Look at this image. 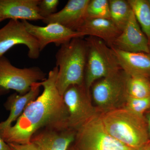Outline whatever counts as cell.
I'll list each match as a JSON object with an SVG mask.
<instances>
[{"label":"cell","instance_id":"10","mask_svg":"<svg viewBox=\"0 0 150 150\" xmlns=\"http://www.w3.org/2000/svg\"><path fill=\"white\" fill-rule=\"evenodd\" d=\"M22 21L27 31L37 40L40 52L50 43L61 46L74 38L85 36L81 33L71 30L59 23H50L46 26H40L27 21Z\"/></svg>","mask_w":150,"mask_h":150},{"label":"cell","instance_id":"20","mask_svg":"<svg viewBox=\"0 0 150 150\" xmlns=\"http://www.w3.org/2000/svg\"><path fill=\"white\" fill-rule=\"evenodd\" d=\"M127 96L134 98L150 96V79L141 76H128L126 81Z\"/></svg>","mask_w":150,"mask_h":150},{"label":"cell","instance_id":"1","mask_svg":"<svg viewBox=\"0 0 150 150\" xmlns=\"http://www.w3.org/2000/svg\"><path fill=\"white\" fill-rule=\"evenodd\" d=\"M58 71L56 66L49 71L48 77L39 82L43 88L41 94L28 105L14 125L0 131L6 143L28 144L33 135L43 128L69 129L63 96L56 86Z\"/></svg>","mask_w":150,"mask_h":150},{"label":"cell","instance_id":"5","mask_svg":"<svg viewBox=\"0 0 150 150\" xmlns=\"http://www.w3.org/2000/svg\"><path fill=\"white\" fill-rule=\"evenodd\" d=\"M128 76L120 69L93 84L91 88V97L98 112L104 113L124 107Z\"/></svg>","mask_w":150,"mask_h":150},{"label":"cell","instance_id":"15","mask_svg":"<svg viewBox=\"0 0 150 150\" xmlns=\"http://www.w3.org/2000/svg\"><path fill=\"white\" fill-rule=\"evenodd\" d=\"M121 69L129 76H141L150 79V54L121 51L111 47Z\"/></svg>","mask_w":150,"mask_h":150},{"label":"cell","instance_id":"4","mask_svg":"<svg viewBox=\"0 0 150 150\" xmlns=\"http://www.w3.org/2000/svg\"><path fill=\"white\" fill-rule=\"evenodd\" d=\"M85 40L87 53L84 83L90 91L97 81L121 69L112 48L104 41L90 36Z\"/></svg>","mask_w":150,"mask_h":150},{"label":"cell","instance_id":"6","mask_svg":"<svg viewBox=\"0 0 150 150\" xmlns=\"http://www.w3.org/2000/svg\"><path fill=\"white\" fill-rule=\"evenodd\" d=\"M74 150H137L112 137L105 128L98 113L76 131Z\"/></svg>","mask_w":150,"mask_h":150},{"label":"cell","instance_id":"26","mask_svg":"<svg viewBox=\"0 0 150 150\" xmlns=\"http://www.w3.org/2000/svg\"><path fill=\"white\" fill-rule=\"evenodd\" d=\"M0 150H12L9 145L6 143L0 136Z\"/></svg>","mask_w":150,"mask_h":150},{"label":"cell","instance_id":"2","mask_svg":"<svg viewBox=\"0 0 150 150\" xmlns=\"http://www.w3.org/2000/svg\"><path fill=\"white\" fill-rule=\"evenodd\" d=\"M105 128L122 144L138 149L149 142L144 116L121 107L100 113Z\"/></svg>","mask_w":150,"mask_h":150},{"label":"cell","instance_id":"9","mask_svg":"<svg viewBox=\"0 0 150 150\" xmlns=\"http://www.w3.org/2000/svg\"><path fill=\"white\" fill-rule=\"evenodd\" d=\"M20 44L27 46L30 59L39 58L40 51L37 40L27 31L22 21L10 20L0 29V57L13 46Z\"/></svg>","mask_w":150,"mask_h":150},{"label":"cell","instance_id":"13","mask_svg":"<svg viewBox=\"0 0 150 150\" xmlns=\"http://www.w3.org/2000/svg\"><path fill=\"white\" fill-rule=\"evenodd\" d=\"M90 0H69L61 11L43 19L46 25L57 23L77 31L86 18V9Z\"/></svg>","mask_w":150,"mask_h":150},{"label":"cell","instance_id":"28","mask_svg":"<svg viewBox=\"0 0 150 150\" xmlns=\"http://www.w3.org/2000/svg\"><path fill=\"white\" fill-rule=\"evenodd\" d=\"M4 20V18H3L0 15V22H1L2 21Z\"/></svg>","mask_w":150,"mask_h":150},{"label":"cell","instance_id":"12","mask_svg":"<svg viewBox=\"0 0 150 150\" xmlns=\"http://www.w3.org/2000/svg\"><path fill=\"white\" fill-rule=\"evenodd\" d=\"M76 133L69 129L43 128L33 135L30 142L40 150H69L74 142Z\"/></svg>","mask_w":150,"mask_h":150},{"label":"cell","instance_id":"8","mask_svg":"<svg viewBox=\"0 0 150 150\" xmlns=\"http://www.w3.org/2000/svg\"><path fill=\"white\" fill-rule=\"evenodd\" d=\"M90 92L84 83L70 86L63 95L70 129L76 131L86 122L100 113L92 103Z\"/></svg>","mask_w":150,"mask_h":150},{"label":"cell","instance_id":"7","mask_svg":"<svg viewBox=\"0 0 150 150\" xmlns=\"http://www.w3.org/2000/svg\"><path fill=\"white\" fill-rule=\"evenodd\" d=\"M46 79V74L38 67L20 69L13 66L4 56L0 57V93L13 90L24 95L33 84Z\"/></svg>","mask_w":150,"mask_h":150},{"label":"cell","instance_id":"30","mask_svg":"<svg viewBox=\"0 0 150 150\" xmlns=\"http://www.w3.org/2000/svg\"><path fill=\"white\" fill-rule=\"evenodd\" d=\"M69 150H74L71 147V148L70 147L69 149Z\"/></svg>","mask_w":150,"mask_h":150},{"label":"cell","instance_id":"25","mask_svg":"<svg viewBox=\"0 0 150 150\" xmlns=\"http://www.w3.org/2000/svg\"><path fill=\"white\" fill-rule=\"evenodd\" d=\"M144 116L146 123L148 135H149V139L150 142V108L145 112Z\"/></svg>","mask_w":150,"mask_h":150},{"label":"cell","instance_id":"29","mask_svg":"<svg viewBox=\"0 0 150 150\" xmlns=\"http://www.w3.org/2000/svg\"><path fill=\"white\" fill-rule=\"evenodd\" d=\"M149 54H150V40H149Z\"/></svg>","mask_w":150,"mask_h":150},{"label":"cell","instance_id":"22","mask_svg":"<svg viewBox=\"0 0 150 150\" xmlns=\"http://www.w3.org/2000/svg\"><path fill=\"white\" fill-rule=\"evenodd\" d=\"M124 107L137 115L144 116L150 108V96L144 98H134L127 96Z\"/></svg>","mask_w":150,"mask_h":150},{"label":"cell","instance_id":"19","mask_svg":"<svg viewBox=\"0 0 150 150\" xmlns=\"http://www.w3.org/2000/svg\"><path fill=\"white\" fill-rule=\"evenodd\" d=\"M143 32L150 40V5L148 0H128Z\"/></svg>","mask_w":150,"mask_h":150},{"label":"cell","instance_id":"11","mask_svg":"<svg viewBox=\"0 0 150 150\" xmlns=\"http://www.w3.org/2000/svg\"><path fill=\"white\" fill-rule=\"evenodd\" d=\"M121 51L149 54V40L132 11L128 23L112 46Z\"/></svg>","mask_w":150,"mask_h":150},{"label":"cell","instance_id":"23","mask_svg":"<svg viewBox=\"0 0 150 150\" xmlns=\"http://www.w3.org/2000/svg\"><path fill=\"white\" fill-rule=\"evenodd\" d=\"M59 3V0H39L38 7L40 16L43 19L56 13Z\"/></svg>","mask_w":150,"mask_h":150},{"label":"cell","instance_id":"17","mask_svg":"<svg viewBox=\"0 0 150 150\" xmlns=\"http://www.w3.org/2000/svg\"><path fill=\"white\" fill-rule=\"evenodd\" d=\"M39 82L33 84L29 91L24 95L15 93L8 98L5 106L10 111L9 115L5 121L0 123V131L11 126L21 115L28 105L39 96L41 87Z\"/></svg>","mask_w":150,"mask_h":150},{"label":"cell","instance_id":"16","mask_svg":"<svg viewBox=\"0 0 150 150\" xmlns=\"http://www.w3.org/2000/svg\"><path fill=\"white\" fill-rule=\"evenodd\" d=\"M77 31L101 39L110 47L121 33L110 19L105 18H86Z\"/></svg>","mask_w":150,"mask_h":150},{"label":"cell","instance_id":"27","mask_svg":"<svg viewBox=\"0 0 150 150\" xmlns=\"http://www.w3.org/2000/svg\"><path fill=\"white\" fill-rule=\"evenodd\" d=\"M137 150H150V142L145 144Z\"/></svg>","mask_w":150,"mask_h":150},{"label":"cell","instance_id":"18","mask_svg":"<svg viewBox=\"0 0 150 150\" xmlns=\"http://www.w3.org/2000/svg\"><path fill=\"white\" fill-rule=\"evenodd\" d=\"M110 19L122 32L132 13L128 1L109 0Z\"/></svg>","mask_w":150,"mask_h":150},{"label":"cell","instance_id":"14","mask_svg":"<svg viewBox=\"0 0 150 150\" xmlns=\"http://www.w3.org/2000/svg\"><path fill=\"white\" fill-rule=\"evenodd\" d=\"M39 0H0V15L6 20H43L39 13Z\"/></svg>","mask_w":150,"mask_h":150},{"label":"cell","instance_id":"24","mask_svg":"<svg viewBox=\"0 0 150 150\" xmlns=\"http://www.w3.org/2000/svg\"><path fill=\"white\" fill-rule=\"evenodd\" d=\"M8 144L12 150H40L36 145L31 142L24 144Z\"/></svg>","mask_w":150,"mask_h":150},{"label":"cell","instance_id":"31","mask_svg":"<svg viewBox=\"0 0 150 150\" xmlns=\"http://www.w3.org/2000/svg\"><path fill=\"white\" fill-rule=\"evenodd\" d=\"M148 2H149V4L150 5V0H148Z\"/></svg>","mask_w":150,"mask_h":150},{"label":"cell","instance_id":"3","mask_svg":"<svg viewBox=\"0 0 150 150\" xmlns=\"http://www.w3.org/2000/svg\"><path fill=\"white\" fill-rule=\"evenodd\" d=\"M82 38H74L63 44L56 53L59 71L56 84L62 96L70 86L84 83L87 48L85 40Z\"/></svg>","mask_w":150,"mask_h":150},{"label":"cell","instance_id":"21","mask_svg":"<svg viewBox=\"0 0 150 150\" xmlns=\"http://www.w3.org/2000/svg\"><path fill=\"white\" fill-rule=\"evenodd\" d=\"M86 14V18L110 19L109 1L90 0Z\"/></svg>","mask_w":150,"mask_h":150}]
</instances>
